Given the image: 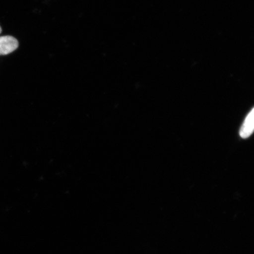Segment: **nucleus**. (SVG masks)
I'll use <instances>...</instances> for the list:
<instances>
[{"label": "nucleus", "mask_w": 254, "mask_h": 254, "mask_svg": "<svg viewBox=\"0 0 254 254\" xmlns=\"http://www.w3.org/2000/svg\"><path fill=\"white\" fill-rule=\"evenodd\" d=\"M18 47V41L12 36L0 37V56L7 55Z\"/></svg>", "instance_id": "f257e3e1"}, {"label": "nucleus", "mask_w": 254, "mask_h": 254, "mask_svg": "<svg viewBox=\"0 0 254 254\" xmlns=\"http://www.w3.org/2000/svg\"><path fill=\"white\" fill-rule=\"evenodd\" d=\"M254 129V109L248 114L245 120L241 127L240 135L241 138L246 139L252 135Z\"/></svg>", "instance_id": "f03ea898"}, {"label": "nucleus", "mask_w": 254, "mask_h": 254, "mask_svg": "<svg viewBox=\"0 0 254 254\" xmlns=\"http://www.w3.org/2000/svg\"><path fill=\"white\" fill-rule=\"evenodd\" d=\"M1 31H2L1 28V27H0V34H1Z\"/></svg>", "instance_id": "7ed1b4c3"}]
</instances>
